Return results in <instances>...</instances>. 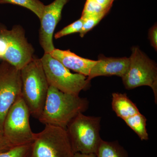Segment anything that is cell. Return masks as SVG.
Masks as SVG:
<instances>
[{
    "label": "cell",
    "instance_id": "1",
    "mask_svg": "<svg viewBox=\"0 0 157 157\" xmlns=\"http://www.w3.org/2000/svg\"><path fill=\"white\" fill-rule=\"evenodd\" d=\"M89 101L79 95L63 92L49 86L42 114L38 119L45 125L67 128L70 121L88 108Z\"/></svg>",
    "mask_w": 157,
    "mask_h": 157
},
{
    "label": "cell",
    "instance_id": "2",
    "mask_svg": "<svg viewBox=\"0 0 157 157\" xmlns=\"http://www.w3.org/2000/svg\"><path fill=\"white\" fill-rule=\"evenodd\" d=\"M21 97L30 113L38 120L42 114L49 84L40 59L34 57L20 70Z\"/></svg>",
    "mask_w": 157,
    "mask_h": 157
},
{
    "label": "cell",
    "instance_id": "3",
    "mask_svg": "<svg viewBox=\"0 0 157 157\" xmlns=\"http://www.w3.org/2000/svg\"><path fill=\"white\" fill-rule=\"evenodd\" d=\"M101 117L80 113L70 121L66 130L74 153L95 154L102 138Z\"/></svg>",
    "mask_w": 157,
    "mask_h": 157
},
{
    "label": "cell",
    "instance_id": "4",
    "mask_svg": "<svg viewBox=\"0 0 157 157\" xmlns=\"http://www.w3.org/2000/svg\"><path fill=\"white\" fill-rule=\"evenodd\" d=\"M34 52L21 26L11 30L0 27V59L20 70L33 58Z\"/></svg>",
    "mask_w": 157,
    "mask_h": 157
},
{
    "label": "cell",
    "instance_id": "5",
    "mask_svg": "<svg viewBox=\"0 0 157 157\" xmlns=\"http://www.w3.org/2000/svg\"><path fill=\"white\" fill-rule=\"evenodd\" d=\"M74 154L66 129L45 125L34 134L31 157H73Z\"/></svg>",
    "mask_w": 157,
    "mask_h": 157
},
{
    "label": "cell",
    "instance_id": "6",
    "mask_svg": "<svg viewBox=\"0 0 157 157\" xmlns=\"http://www.w3.org/2000/svg\"><path fill=\"white\" fill-rule=\"evenodd\" d=\"M49 86L63 92L79 95L82 90L88 87L90 81L86 76L71 73L50 53H45L40 59Z\"/></svg>",
    "mask_w": 157,
    "mask_h": 157
},
{
    "label": "cell",
    "instance_id": "7",
    "mask_svg": "<svg viewBox=\"0 0 157 157\" xmlns=\"http://www.w3.org/2000/svg\"><path fill=\"white\" fill-rule=\"evenodd\" d=\"M31 114L22 97L13 104L4 121L3 136L12 147L32 144L34 134L31 129Z\"/></svg>",
    "mask_w": 157,
    "mask_h": 157
},
{
    "label": "cell",
    "instance_id": "8",
    "mask_svg": "<svg viewBox=\"0 0 157 157\" xmlns=\"http://www.w3.org/2000/svg\"><path fill=\"white\" fill-rule=\"evenodd\" d=\"M128 69L122 78L127 89L143 86L151 88L157 102V67L155 63L137 47H133Z\"/></svg>",
    "mask_w": 157,
    "mask_h": 157
},
{
    "label": "cell",
    "instance_id": "9",
    "mask_svg": "<svg viewBox=\"0 0 157 157\" xmlns=\"http://www.w3.org/2000/svg\"><path fill=\"white\" fill-rule=\"evenodd\" d=\"M21 96L20 70L4 61L0 65V136L9 109Z\"/></svg>",
    "mask_w": 157,
    "mask_h": 157
},
{
    "label": "cell",
    "instance_id": "10",
    "mask_svg": "<svg viewBox=\"0 0 157 157\" xmlns=\"http://www.w3.org/2000/svg\"><path fill=\"white\" fill-rule=\"evenodd\" d=\"M69 0H55L48 6H45L39 32L40 45L45 53H50L55 49L53 42L54 32L61 18L62 11Z\"/></svg>",
    "mask_w": 157,
    "mask_h": 157
},
{
    "label": "cell",
    "instance_id": "11",
    "mask_svg": "<svg viewBox=\"0 0 157 157\" xmlns=\"http://www.w3.org/2000/svg\"><path fill=\"white\" fill-rule=\"evenodd\" d=\"M130 64L129 58H108L100 57L92 68L87 76L90 81L99 76H117L122 77L126 73Z\"/></svg>",
    "mask_w": 157,
    "mask_h": 157
},
{
    "label": "cell",
    "instance_id": "12",
    "mask_svg": "<svg viewBox=\"0 0 157 157\" xmlns=\"http://www.w3.org/2000/svg\"><path fill=\"white\" fill-rule=\"evenodd\" d=\"M69 70L88 76L97 60L83 58L70 50H63L55 48L50 53Z\"/></svg>",
    "mask_w": 157,
    "mask_h": 157
},
{
    "label": "cell",
    "instance_id": "13",
    "mask_svg": "<svg viewBox=\"0 0 157 157\" xmlns=\"http://www.w3.org/2000/svg\"><path fill=\"white\" fill-rule=\"evenodd\" d=\"M112 96V109L117 116L124 121L140 113L126 94L113 93Z\"/></svg>",
    "mask_w": 157,
    "mask_h": 157
},
{
    "label": "cell",
    "instance_id": "14",
    "mask_svg": "<svg viewBox=\"0 0 157 157\" xmlns=\"http://www.w3.org/2000/svg\"><path fill=\"white\" fill-rule=\"evenodd\" d=\"M95 154L96 157H129L126 150L117 141H108L103 139Z\"/></svg>",
    "mask_w": 157,
    "mask_h": 157
},
{
    "label": "cell",
    "instance_id": "15",
    "mask_svg": "<svg viewBox=\"0 0 157 157\" xmlns=\"http://www.w3.org/2000/svg\"><path fill=\"white\" fill-rule=\"evenodd\" d=\"M124 121L127 125L135 132L140 140H148L149 135L146 128L147 119L140 112Z\"/></svg>",
    "mask_w": 157,
    "mask_h": 157
},
{
    "label": "cell",
    "instance_id": "16",
    "mask_svg": "<svg viewBox=\"0 0 157 157\" xmlns=\"http://www.w3.org/2000/svg\"><path fill=\"white\" fill-rule=\"evenodd\" d=\"M0 4H11L24 7L32 12L40 19L45 5L39 0H0Z\"/></svg>",
    "mask_w": 157,
    "mask_h": 157
},
{
    "label": "cell",
    "instance_id": "17",
    "mask_svg": "<svg viewBox=\"0 0 157 157\" xmlns=\"http://www.w3.org/2000/svg\"><path fill=\"white\" fill-rule=\"evenodd\" d=\"M32 144L12 147L0 152V157H31Z\"/></svg>",
    "mask_w": 157,
    "mask_h": 157
},
{
    "label": "cell",
    "instance_id": "18",
    "mask_svg": "<svg viewBox=\"0 0 157 157\" xmlns=\"http://www.w3.org/2000/svg\"><path fill=\"white\" fill-rule=\"evenodd\" d=\"M109 9H105L93 0H86L81 18L84 19L90 16L100 14L104 11H109Z\"/></svg>",
    "mask_w": 157,
    "mask_h": 157
},
{
    "label": "cell",
    "instance_id": "19",
    "mask_svg": "<svg viewBox=\"0 0 157 157\" xmlns=\"http://www.w3.org/2000/svg\"><path fill=\"white\" fill-rule=\"evenodd\" d=\"M108 12V11H104L100 14L90 16L83 19L84 20V22L82 28L79 32L80 36L82 38L84 36L86 33L92 29L94 27L100 22Z\"/></svg>",
    "mask_w": 157,
    "mask_h": 157
},
{
    "label": "cell",
    "instance_id": "20",
    "mask_svg": "<svg viewBox=\"0 0 157 157\" xmlns=\"http://www.w3.org/2000/svg\"><path fill=\"white\" fill-rule=\"evenodd\" d=\"M83 22L84 20L82 18H80L57 33L55 35V38L56 39H58L70 34L74 33H79L82 28Z\"/></svg>",
    "mask_w": 157,
    "mask_h": 157
},
{
    "label": "cell",
    "instance_id": "21",
    "mask_svg": "<svg viewBox=\"0 0 157 157\" xmlns=\"http://www.w3.org/2000/svg\"><path fill=\"white\" fill-rule=\"evenodd\" d=\"M149 39L150 41L151 45L155 49H157V25H155L149 32Z\"/></svg>",
    "mask_w": 157,
    "mask_h": 157
},
{
    "label": "cell",
    "instance_id": "22",
    "mask_svg": "<svg viewBox=\"0 0 157 157\" xmlns=\"http://www.w3.org/2000/svg\"><path fill=\"white\" fill-rule=\"evenodd\" d=\"M12 147L11 144L4 136H0V152Z\"/></svg>",
    "mask_w": 157,
    "mask_h": 157
},
{
    "label": "cell",
    "instance_id": "23",
    "mask_svg": "<svg viewBox=\"0 0 157 157\" xmlns=\"http://www.w3.org/2000/svg\"><path fill=\"white\" fill-rule=\"evenodd\" d=\"M100 6L106 9H110L114 0H93Z\"/></svg>",
    "mask_w": 157,
    "mask_h": 157
},
{
    "label": "cell",
    "instance_id": "24",
    "mask_svg": "<svg viewBox=\"0 0 157 157\" xmlns=\"http://www.w3.org/2000/svg\"><path fill=\"white\" fill-rule=\"evenodd\" d=\"M73 157H96L95 154H82L80 153H76Z\"/></svg>",
    "mask_w": 157,
    "mask_h": 157
}]
</instances>
